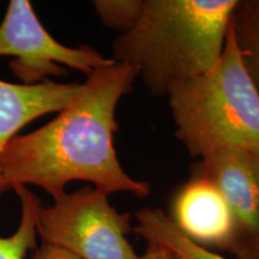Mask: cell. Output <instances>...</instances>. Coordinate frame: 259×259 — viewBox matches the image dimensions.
<instances>
[{"mask_svg": "<svg viewBox=\"0 0 259 259\" xmlns=\"http://www.w3.org/2000/svg\"><path fill=\"white\" fill-rule=\"evenodd\" d=\"M138 77L135 66L113 61L87 76L53 120L14 137L0 154V190L37 186L52 198L72 181H87L107 194L147 198L150 184L136 180L119 162L116 107Z\"/></svg>", "mask_w": 259, "mask_h": 259, "instance_id": "obj_1", "label": "cell"}, {"mask_svg": "<svg viewBox=\"0 0 259 259\" xmlns=\"http://www.w3.org/2000/svg\"><path fill=\"white\" fill-rule=\"evenodd\" d=\"M238 0H143L131 30L113 42L112 59L138 70L154 96L211 69L221 57Z\"/></svg>", "mask_w": 259, "mask_h": 259, "instance_id": "obj_2", "label": "cell"}, {"mask_svg": "<svg viewBox=\"0 0 259 259\" xmlns=\"http://www.w3.org/2000/svg\"><path fill=\"white\" fill-rule=\"evenodd\" d=\"M167 97L174 135L197 161L222 151H259V94L232 25L211 69L178 83Z\"/></svg>", "mask_w": 259, "mask_h": 259, "instance_id": "obj_3", "label": "cell"}, {"mask_svg": "<svg viewBox=\"0 0 259 259\" xmlns=\"http://www.w3.org/2000/svg\"><path fill=\"white\" fill-rule=\"evenodd\" d=\"M109 194L94 186L64 192L51 205L41 204L36 232L42 244L79 259H138L127 235L131 216L109 203Z\"/></svg>", "mask_w": 259, "mask_h": 259, "instance_id": "obj_4", "label": "cell"}, {"mask_svg": "<svg viewBox=\"0 0 259 259\" xmlns=\"http://www.w3.org/2000/svg\"><path fill=\"white\" fill-rule=\"evenodd\" d=\"M11 57L9 69L19 84L35 85L64 77L67 69L89 76L112 64L90 46L69 47L46 30L28 0H11L0 23V58Z\"/></svg>", "mask_w": 259, "mask_h": 259, "instance_id": "obj_5", "label": "cell"}, {"mask_svg": "<svg viewBox=\"0 0 259 259\" xmlns=\"http://www.w3.org/2000/svg\"><path fill=\"white\" fill-rule=\"evenodd\" d=\"M191 176L215 183L228 203L235 222V259H259V186L247 153L222 151L196 161Z\"/></svg>", "mask_w": 259, "mask_h": 259, "instance_id": "obj_6", "label": "cell"}, {"mask_svg": "<svg viewBox=\"0 0 259 259\" xmlns=\"http://www.w3.org/2000/svg\"><path fill=\"white\" fill-rule=\"evenodd\" d=\"M169 219L197 245L232 253L236 235L234 218L222 192L208 178L191 176L177 190Z\"/></svg>", "mask_w": 259, "mask_h": 259, "instance_id": "obj_7", "label": "cell"}, {"mask_svg": "<svg viewBox=\"0 0 259 259\" xmlns=\"http://www.w3.org/2000/svg\"><path fill=\"white\" fill-rule=\"evenodd\" d=\"M80 83L53 79L24 85L0 79V154L19 131L41 116L58 113L73 99ZM0 190V197L3 196Z\"/></svg>", "mask_w": 259, "mask_h": 259, "instance_id": "obj_8", "label": "cell"}, {"mask_svg": "<svg viewBox=\"0 0 259 259\" xmlns=\"http://www.w3.org/2000/svg\"><path fill=\"white\" fill-rule=\"evenodd\" d=\"M136 234L145 241L160 242L178 259H229L187 239L162 209H141L136 212Z\"/></svg>", "mask_w": 259, "mask_h": 259, "instance_id": "obj_9", "label": "cell"}, {"mask_svg": "<svg viewBox=\"0 0 259 259\" xmlns=\"http://www.w3.org/2000/svg\"><path fill=\"white\" fill-rule=\"evenodd\" d=\"M14 191L21 202V220L12 234L0 235V259H25L37 247L36 216L42 202L27 186H17Z\"/></svg>", "mask_w": 259, "mask_h": 259, "instance_id": "obj_10", "label": "cell"}, {"mask_svg": "<svg viewBox=\"0 0 259 259\" xmlns=\"http://www.w3.org/2000/svg\"><path fill=\"white\" fill-rule=\"evenodd\" d=\"M231 25L242 63L259 94V0H238Z\"/></svg>", "mask_w": 259, "mask_h": 259, "instance_id": "obj_11", "label": "cell"}, {"mask_svg": "<svg viewBox=\"0 0 259 259\" xmlns=\"http://www.w3.org/2000/svg\"><path fill=\"white\" fill-rule=\"evenodd\" d=\"M93 6L103 27L119 31L121 35L137 23L143 0H95Z\"/></svg>", "mask_w": 259, "mask_h": 259, "instance_id": "obj_12", "label": "cell"}, {"mask_svg": "<svg viewBox=\"0 0 259 259\" xmlns=\"http://www.w3.org/2000/svg\"><path fill=\"white\" fill-rule=\"evenodd\" d=\"M31 259H79L76 255L70 253V252L63 250V248L56 247V246H51L42 244L40 247H36L34 250Z\"/></svg>", "mask_w": 259, "mask_h": 259, "instance_id": "obj_13", "label": "cell"}, {"mask_svg": "<svg viewBox=\"0 0 259 259\" xmlns=\"http://www.w3.org/2000/svg\"><path fill=\"white\" fill-rule=\"evenodd\" d=\"M147 248L138 259H178L163 245L155 240H147Z\"/></svg>", "mask_w": 259, "mask_h": 259, "instance_id": "obj_14", "label": "cell"}, {"mask_svg": "<svg viewBox=\"0 0 259 259\" xmlns=\"http://www.w3.org/2000/svg\"><path fill=\"white\" fill-rule=\"evenodd\" d=\"M248 158H250V163L252 167V170H253L255 180H257V184L259 186V151H251V153H247Z\"/></svg>", "mask_w": 259, "mask_h": 259, "instance_id": "obj_15", "label": "cell"}]
</instances>
